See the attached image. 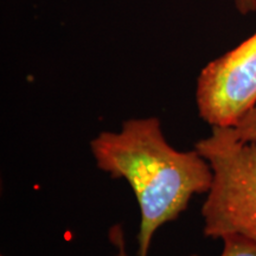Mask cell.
I'll list each match as a JSON object with an SVG mask.
<instances>
[{
  "label": "cell",
  "instance_id": "cell-9",
  "mask_svg": "<svg viewBox=\"0 0 256 256\" xmlns=\"http://www.w3.org/2000/svg\"></svg>",
  "mask_w": 256,
  "mask_h": 256
},
{
  "label": "cell",
  "instance_id": "cell-3",
  "mask_svg": "<svg viewBox=\"0 0 256 256\" xmlns=\"http://www.w3.org/2000/svg\"><path fill=\"white\" fill-rule=\"evenodd\" d=\"M196 104L211 127H234L255 107L256 32L202 69Z\"/></svg>",
  "mask_w": 256,
  "mask_h": 256
},
{
  "label": "cell",
  "instance_id": "cell-8",
  "mask_svg": "<svg viewBox=\"0 0 256 256\" xmlns=\"http://www.w3.org/2000/svg\"><path fill=\"white\" fill-rule=\"evenodd\" d=\"M190 256H198V255H196V254H192V255H190Z\"/></svg>",
  "mask_w": 256,
  "mask_h": 256
},
{
  "label": "cell",
  "instance_id": "cell-5",
  "mask_svg": "<svg viewBox=\"0 0 256 256\" xmlns=\"http://www.w3.org/2000/svg\"><path fill=\"white\" fill-rule=\"evenodd\" d=\"M230 132L241 142H256V106L249 110L234 127H229Z\"/></svg>",
  "mask_w": 256,
  "mask_h": 256
},
{
  "label": "cell",
  "instance_id": "cell-6",
  "mask_svg": "<svg viewBox=\"0 0 256 256\" xmlns=\"http://www.w3.org/2000/svg\"><path fill=\"white\" fill-rule=\"evenodd\" d=\"M110 238H112V241L115 243V246H116L118 249H119L120 256H127L126 250H124L122 229H121L120 226H116V228H115V229H112Z\"/></svg>",
  "mask_w": 256,
  "mask_h": 256
},
{
  "label": "cell",
  "instance_id": "cell-1",
  "mask_svg": "<svg viewBox=\"0 0 256 256\" xmlns=\"http://www.w3.org/2000/svg\"><path fill=\"white\" fill-rule=\"evenodd\" d=\"M90 151L101 171L124 178L136 194L138 256H148L154 234L212 184L208 160L194 148L183 152L170 145L156 116L126 120L119 132H100L90 142Z\"/></svg>",
  "mask_w": 256,
  "mask_h": 256
},
{
  "label": "cell",
  "instance_id": "cell-4",
  "mask_svg": "<svg viewBox=\"0 0 256 256\" xmlns=\"http://www.w3.org/2000/svg\"><path fill=\"white\" fill-rule=\"evenodd\" d=\"M222 252L218 256H256V242L238 234H230L220 238Z\"/></svg>",
  "mask_w": 256,
  "mask_h": 256
},
{
  "label": "cell",
  "instance_id": "cell-7",
  "mask_svg": "<svg viewBox=\"0 0 256 256\" xmlns=\"http://www.w3.org/2000/svg\"><path fill=\"white\" fill-rule=\"evenodd\" d=\"M234 2L241 14H248L256 11V0H234Z\"/></svg>",
  "mask_w": 256,
  "mask_h": 256
},
{
  "label": "cell",
  "instance_id": "cell-2",
  "mask_svg": "<svg viewBox=\"0 0 256 256\" xmlns=\"http://www.w3.org/2000/svg\"><path fill=\"white\" fill-rule=\"evenodd\" d=\"M194 150L212 170L202 206L203 232L211 238L238 234L256 242V142H241L229 127H211Z\"/></svg>",
  "mask_w": 256,
  "mask_h": 256
}]
</instances>
